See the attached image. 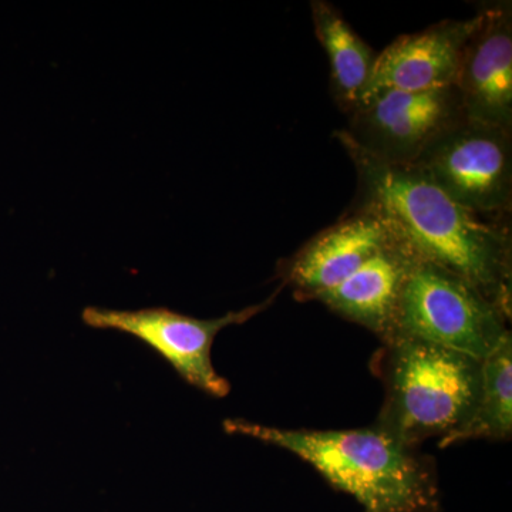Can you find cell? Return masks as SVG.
Instances as JSON below:
<instances>
[{
  "label": "cell",
  "mask_w": 512,
  "mask_h": 512,
  "mask_svg": "<svg viewBox=\"0 0 512 512\" xmlns=\"http://www.w3.org/2000/svg\"><path fill=\"white\" fill-rule=\"evenodd\" d=\"M380 376L386 389L376 424L407 446L447 439L464 426L476 406L481 362L419 339L384 343Z\"/></svg>",
  "instance_id": "obj_3"
},
{
  "label": "cell",
  "mask_w": 512,
  "mask_h": 512,
  "mask_svg": "<svg viewBox=\"0 0 512 512\" xmlns=\"http://www.w3.org/2000/svg\"><path fill=\"white\" fill-rule=\"evenodd\" d=\"M281 289L258 305L229 312L221 318H192L165 306L137 311L87 306L82 320L89 328L117 330L133 336L163 357L184 382L208 396L221 399L231 392V384L212 365L211 352L215 338L222 329L242 325L264 312Z\"/></svg>",
  "instance_id": "obj_6"
},
{
  "label": "cell",
  "mask_w": 512,
  "mask_h": 512,
  "mask_svg": "<svg viewBox=\"0 0 512 512\" xmlns=\"http://www.w3.org/2000/svg\"><path fill=\"white\" fill-rule=\"evenodd\" d=\"M477 15L456 87L468 120L512 133V3H484Z\"/></svg>",
  "instance_id": "obj_8"
},
{
  "label": "cell",
  "mask_w": 512,
  "mask_h": 512,
  "mask_svg": "<svg viewBox=\"0 0 512 512\" xmlns=\"http://www.w3.org/2000/svg\"><path fill=\"white\" fill-rule=\"evenodd\" d=\"M356 170L352 208L370 212L412 249L473 285L511 318L512 237L505 222H484L460 207L414 165L382 163L335 133Z\"/></svg>",
  "instance_id": "obj_1"
},
{
  "label": "cell",
  "mask_w": 512,
  "mask_h": 512,
  "mask_svg": "<svg viewBox=\"0 0 512 512\" xmlns=\"http://www.w3.org/2000/svg\"><path fill=\"white\" fill-rule=\"evenodd\" d=\"M510 319L460 276L419 261L404 286L390 340L419 339L483 362L511 333Z\"/></svg>",
  "instance_id": "obj_4"
},
{
  "label": "cell",
  "mask_w": 512,
  "mask_h": 512,
  "mask_svg": "<svg viewBox=\"0 0 512 512\" xmlns=\"http://www.w3.org/2000/svg\"><path fill=\"white\" fill-rule=\"evenodd\" d=\"M512 434V336L481 362V383L476 406L464 426L439 446L467 440H510Z\"/></svg>",
  "instance_id": "obj_13"
},
{
  "label": "cell",
  "mask_w": 512,
  "mask_h": 512,
  "mask_svg": "<svg viewBox=\"0 0 512 512\" xmlns=\"http://www.w3.org/2000/svg\"><path fill=\"white\" fill-rule=\"evenodd\" d=\"M311 10L315 35L329 60L333 99L350 114L365 92L377 55L332 3L313 0Z\"/></svg>",
  "instance_id": "obj_12"
},
{
  "label": "cell",
  "mask_w": 512,
  "mask_h": 512,
  "mask_svg": "<svg viewBox=\"0 0 512 512\" xmlns=\"http://www.w3.org/2000/svg\"><path fill=\"white\" fill-rule=\"evenodd\" d=\"M419 261L412 249L394 237L355 274L320 293L315 301L375 333L383 343L389 342L404 286Z\"/></svg>",
  "instance_id": "obj_11"
},
{
  "label": "cell",
  "mask_w": 512,
  "mask_h": 512,
  "mask_svg": "<svg viewBox=\"0 0 512 512\" xmlns=\"http://www.w3.org/2000/svg\"><path fill=\"white\" fill-rule=\"evenodd\" d=\"M447 197L477 217L500 221L512 207V133L464 119L412 164Z\"/></svg>",
  "instance_id": "obj_5"
},
{
  "label": "cell",
  "mask_w": 512,
  "mask_h": 512,
  "mask_svg": "<svg viewBox=\"0 0 512 512\" xmlns=\"http://www.w3.org/2000/svg\"><path fill=\"white\" fill-rule=\"evenodd\" d=\"M342 131L360 150L387 164L412 165L427 147L464 119L456 86L384 89L360 100Z\"/></svg>",
  "instance_id": "obj_7"
},
{
  "label": "cell",
  "mask_w": 512,
  "mask_h": 512,
  "mask_svg": "<svg viewBox=\"0 0 512 512\" xmlns=\"http://www.w3.org/2000/svg\"><path fill=\"white\" fill-rule=\"evenodd\" d=\"M477 23L478 15L447 19L421 32L397 37L377 55L360 100L384 89L417 92L456 86L464 47Z\"/></svg>",
  "instance_id": "obj_10"
},
{
  "label": "cell",
  "mask_w": 512,
  "mask_h": 512,
  "mask_svg": "<svg viewBox=\"0 0 512 512\" xmlns=\"http://www.w3.org/2000/svg\"><path fill=\"white\" fill-rule=\"evenodd\" d=\"M393 238L376 215L350 208L336 224L282 262L279 272L284 286H291L299 301H315L320 293L355 274Z\"/></svg>",
  "instance_id": "obj_9"
},
{
  "label": "cell",
  "mask_w": 512,
  "mask_h": 512,
  "mask_svg": "<svg viewBox=\"0 0 512 512\" xmlns=\"http://www.w3.org/2000/svg\"><path fill=\"white\" fill-rule=\"evenodd\" d=\"M224 430L301 458L335 490L355 498L365 512H440L433 461L379 424L352 430H296L228 419Z\"/></svg>",
  "instance_id": "obj_2"
}]
</instances>
